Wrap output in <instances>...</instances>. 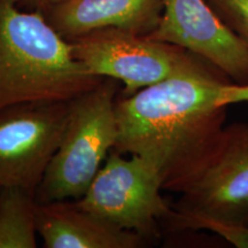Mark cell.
<instances>
[{
  "instance_id": "7c38bea8",
  "label": "cell",
  "mask_w": 248,
  "mask_h": 248,
  "mask_svg": "<svg viewBox=\"0 0 248 248\" xmlns=\"http://www.w3.org/2000/svg\"><path fill=\"white\" fill-rule=\"evenodd\" d=\"M248 48V0H207Z\"/></svg>"
},
{
  "instance_id": "8992f818",
  "label": "cell",
  "mask_w": 248,
  "mask_h": 248,
  "mask_svg": "<svg viewBox=\"0 0 248 248\" xmlns=\"http://www.w3.org/2000/svg\"><path fill=\"white\" fill-rule=\"evenodd\" d=\"M162 191L153 164L113 150L85 194L75 201L80 208L148 241L160 237V224H166L173 214Z\"/></svg>"
},
{
  "instance_id": "9c48e42d",
  "label": "cell",
  "mask_w": 248,
  "mask_h": 248,
  "mask_svg": "<svg viewBox=\"0 0 248 248\" xmlns=\"http://www.w3.org/2000/svg\"><path fill=\"white\" fill-rule=\"evenodd\" d=\"M163 0H61L43 12L64 39L101 29L147 36L160 22Z\"/></svg>"
},
{
  "instance_id": "ba28073f",
  "label": "cell",
  "mask_w": 248,
  "mask_h": 248,
  "mask_svg": "<svg viewBox=\"0 0 248 248\" xmlns=\"http://www.w3.org/2000/svg\"><path fill=\"white\" fill-rule=\"evenodd\" d=\"M147 36L192 52L234 84H248V48L207 0H163L160 22Z\"/></svg>"
},
{
  "instance_id": "9a60e30c",
  "label": "cell",
  "mask_w": 248,
  "mask_h": 248,
  "mask_svg": "<svg viewBox=\"0 0 248 248\" xmlns=\"http://www.w3.org/2000/svg\"><path fill=\"white\" fill-rule=\"evenodd\" d=\"M15 1L20 7L29 8L31 11H39L43 13L61 0H15Z\"/></svg>"
},
{
  "instance_id": "277c9868",
  "label": "cell",
  "mask_w": 248,
  "mask_h": 248,
  "mask_svg": "<svg viewBox=\"0 0 248 248\" xmlns=\"http://www.w3.org/2000/svg\"><path fill=\"white\" fill-rule=\"evenodd\" d=\"M68 42L74 57L90 73L119 80L122 95L179 75L225 76L190 51L129 31L109 28Z\"/></svg>"
},
{
  "instance_id": "3957f363",
  "label": "cell",
  "mask_w": 248,
  "mask_h": 248,
  "mask_svg": "<svg viewBox=\"0 0 248 248\" xmlns=\"http://www.w3.org/2000/svg\"><path fill=\"white\" fill-rule=\"evenodd\" d=\"M119 80L100 84L70 101L63 136L36 192L38 202L78 200L114 150Z\"/></svg>"
},
{
  "instance_id": "6da1fadb",
  "label": "cell",
  "mask_w": 248,
  "mask_h": 248,
  "mask_svg": "<svg viewBox=\"0 0 248 248\" xmlns=\"http://www.w3.org/2000/svg\"><path fill=\"white\" fill-rule=\"evenodd\" d=\"M226 76L179 75L116 100L114 151L153 164L163 191L181 194L206 168L226 125Z\"/></svg>"
},
{
  "instance_id": "4fadbf2b",
  "label": "cell",
  "mask_w": 248,
  "mask_h": 248,
  "mask_svg": "<svg viewBox=\"0 0 248 248\" xmlns=\"http://www.w3.org/2000/svg\"><path fill=\"white\" fill-rule=\"evenodd\" d=\"M210 231L237 248H248V226L213 224Z\"/></svg>"
},
{
  "instance_id": "5b68a950",
  "label": "cell",
  "mask_w": 248,
  "mask_h": 248,
  "mask_svg": "<svg viewBox=\"0 0 248 248\" xmlns=\"http://www.w3.org/2000/svg\"><path fill=\"white\" fill-rule=\"evenodd\" d=\"M166 223L170 231L206 223L248 226V122L226 124L206 168L179 194Z\"/></svg>"
},
{
  "instance_id": "7a4b0ae2",
  "label": "cell",
  "mask_w": 248,
  "mask_h": 248,
  "mask_svg": "<svg viewBox=\"0 0 248 248\" xmlns=\"http://www.w3.org/2000/svg\"><path fill=\"white\" fill-rule=\"evenodd\" d=\"M70 43L39 11L0 0V108L30 101H71L100 84Z\"/></svg>"
},
{
  "instance_id": "8fae6325",
  "label": "cell",
  "mask_w": 248,
  "mask_h": 248,
  "mask_svg": "<svg viewBox=\"0 0 248 248\" xmlns=\"http://www.w3.org/2000/svg\"><path fill=\"white\" fill-rule=\"evenodd\" d=\"M36 195L21 187L0 186V248H36Z\"/></svg>"
},
{
  "instance_id": "5bb4252c",
  "label": "cell",
  "mask_w": 248,
  "mask_h": 248,
  "mask_svg": "<svg viewBox=\"0 0 248 248\" xmlns=\"http://www.w3.org/2000/svg\"><path fill=\"white\" fill-rule=\"evenodd\" d=\"M218 101L219 105L224 107L248 101V84L239 85L234 83H226L222 86Z\"/></svg>"
},
{
  "instance_id": "30bf717a",
  "label": "cell",
  "mask_w": 248,
  "mask_h": 248,
  "mask_svg": "<svg viewBox=\"0 0 248 248\" xmlns=\"http://www.w3.org/2000/svg\"><path fill=\"white\" fill-rule=\"evenodd\" d=\"M38 234L46 248H139L147 240L69 200L38 202Z\"/></svg>"
},
{
  "instance_id": "52a82bcc",
  "label": "cell",
  "mask_w": 248,
  "mask_h": 248,
  "mask_svg": "<svg viewBox=\"0 0 248 248\" xmlns=\"http://www.w3.org/2000/svg\"><path fill=\"white\" fill-rule=\"evenodd\" d=\"M70 101H30L0 108V186L35 194L63 136Z\"/></svg>"
}]
</instances>
